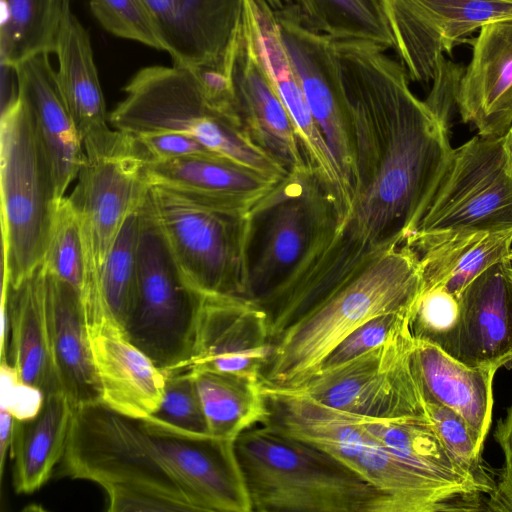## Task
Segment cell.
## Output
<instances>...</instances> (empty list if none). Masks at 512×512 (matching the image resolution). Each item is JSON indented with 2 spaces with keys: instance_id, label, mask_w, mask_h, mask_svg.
<instances>
[{
  "instance_id": "cell-1",
  "label": "cell",
  "mask_w": 512,
  "mask_h": 512,
  "mask_svg": "<svg viewBox=\"0 0 512 512\" xmlns=\"http://www.w3.org/2000/svg\"><path fill=\"white\" fill-rule=\"evenodd\" d=\"M377 44L334 41L351 121L352 203L301 263L294 287L319 300L416 231L451 158L450 129L409 87L403 65Z\"/></svg>"
},
{
  "instance_id": "cell-2",
  "label": "cell",
  "mask_w": 512,
  "mask_h": 512,
  "mask_svg": "<svg viewBox=\"0 0 512 512\" xmlns=\"http://www.w3.org/2000/svg\"><path fill=\"white\" fill-rule=\"evenodd\" d=\"M58 474L98 484L110 512H252L235 440L103 402L73 410Z\"/></svg>"
},
{
  "instance_id": "cell-3",
  "label": "cell",
  "mask_w": 512,
  "mask_h": 512,
  "mask_svg": "<svg viewBox=\"0 0 512 512\" xmlns=\"http://www.w3.org/2000/svg\"><path fill=\"white\" fill-rule=\"evenodd\" d=\"M422 287L418 255L406 243L375 256L291 325L273 344L263 386L294 389L310 379L325 357L370 319L413 310Z\"/></svg>"
},
{
  "instance_id": "cell-4",
  "label": "cell",
  "mask_w": 512,
  "mask_h": 512,
  "mask_svg": "<svg viewBox=\"0 0 512 512\" xmlns=\"http://www.w3.org/2000/svg\"><path fill=\"white\" fill-rule=\"evenodd\" d=\"M235 450L252 512H397L342 462L268 424L242 432Z\"/></svg>"
},
{
  "instance_id": "cell-5",
  "label": "cell",
  "mask_w": 512,
  "mask_h": 512,
  "mask_svg": "<svg viewBox=\"0 0 512 512\" xmlns=\"http://www.w3.org/2000/svg\"><path fill=\"white\" fill-rule=\"evenodd\" d=\"M266 423L328 453L386 494L397 512L480 511L484 508L417 474L362 425L357 414L322 405L308 397L264 387Z\"/></svg>"
},
{
  "instance_id": "cell-6",
  "label": "cell",
  "mask_w": 512,
  "mask_h": 512,
  "mask_svg": "<svg viewBox=\"0 0 512 512\" xmlns=\"http://www.w3.org/2000/svg\"><path fill=\"white\" fill-rule=\"evenodd\" d=\"M3 285L16 289L42 265L59 196L33 114L19 96L1 109Z\"/></svg>"
},
{
  "instance_id": "cell-7",
  "label": "cell",
  "mask_w": 512,
  "mask_h": 512,
  "mask_svg": "<svg viewBox=\"0 0 512 512\" xmlns=\"http://www.w3.org/2000/svg\"><path fill=\"white\" fill-rule=\"evenodd\" d=\"M203 297L181 270L148 190L139 207L135 293L122 330L164 373L180 370L193 354Z\"/></svg>"
},
{
  "instance_id": "cell-8",
  "label": "cell",
  "mask_w": 512,
  "mask_h": 512,
  "mask_svg": "<svg viewBox=\"0 0 512 512\" xmlns=\"http://www.w3.org/2000/svg\"><path fill=\"white\" fill-rule=\"evenodd\" d=\"M171 250L203 294L249 298L252 213L188 191L149 185Z\"/></svg>"
},
{
  "instance_id": "cell-9",
  "label": "cell",
  "mask_w": 512,
  "mask_h": 512,
  "mask_svg": "<svg viewBox=\"0 0 512 512\" xmlns=\"http://www.w3.org/2000/svg\"><path fill=\"white\" fill-rule=\"evenodd\" d=\"M337 221L315 174L310 169L289 173L252 211L249 298L258 302L284 281Z\"/></svg>"
},
{
  "instance_id": "cell-10",
  "label": "cell",
  "mask_w": 512,
  "mask_h": 512,
  "mask_svg": "<svg viewBox=\"0 0 512 512\" xmlns=\"http://www.w3.org/2000/svg\"><path fill=\"white\" fill-rule=\"evenodd\" d=\"M455 230H512V126L453 149L414 233Z\"/></svg>"
},
{
  "instance_id": "cell-11",
  "label": "cell",
  "mask_w": 512,
  "mask_h": 512,
  "mask_svg": "<svg viewBox=\"0 0 512 512\" xmlns=\"http://www.w3.org/2000/svg\"><path fill=\"white\" fill-rule=\"evenodd\" d=\"M413 343L408 326L382 345L288 391L362 416L391 418L412 413L424 406L411 360Z\"/></svg>"
},
{
  "instance_id": "cell-12",
  "label": "cell",
  "mask_w": 512,
  "mask_h": 512,
  "mask_svg": "<svg viewBox=\"0 0 512 512\" xmlns=\"http://www.w3.org/2000/svg\"><path fill=\"white\" fill-rule=\"evenodd\" d=\"M409 80L433 81L454 46L494 20L512 18V0H381Z\"/></svg>"
},
{
  "instance_id": "cell-13",
  "label": "cell",
  "mask_w": 512,
  "mask_h": 512,
  "mask_svg": "<svg viewBox=\"0 0 512 512\" xmlns=\"http://www.w3.org/2000/svg\"><path fill=\"white\" fill-rule=\"evenodd\" d=\"M275 14L313 118L352 193L353 132L335 59L334 40L307 29L285 9Z\"/></svg>"
},
{
  "instance_id": "cell-14",
  "label": "cell",
  "mask_w": 512,
  "mask_h": 512,
  "mask_svg": "<svg viewBox=\"0 0 512 512\" xmlns=\"http://www.w3.org/2000/svg\"><path fill=\"white\" fill-rule=\"evenodd\" d=\"M225 66L249 138L289 173L310 169L294 125L264 69L244 6Z\"/></svg>"
},
{
  "instance_id": "cell-15",
  "label": "cell",
  "mask_w": 512,
  "mask_h": 512,
  "mask_svg": "<svg viewBox=\"0 0 512 512\" xmlns=\"http://www.w3.org/2000/svg\"><path fill=\"white\" fill-rule=\"evenodd\" d=\"M54 53L60 91L82 139L88 160H97L133 149L131 136L109 126L90 35L71 8L62 0Z\"/></svg>"
},
{
  "instance_id": "cell-16",
  "label": "cell",
  "mask_w": 512,
  "mask_h": 512,
  "mask_svg": "<svg viewBox=\"0 0 512 512\" xmlns=\"http://www.w3.org/2000/svg\"><path fill=\"white\" fill-rule=\"evenodd\" d=\"M140 151L86 160L67 197L77 212L89 256L98 274L127 217L146 197L149 185Z\"/></svg>"
},
{
  "instance_id": "cell-17",
  "label": "cell",
  "mask_w": 512,
  "mask_h": 512,
  "mask_svg": "<svg viewBox=\"0 0 512 512\" xmlns=\"http://www.w3.org/2000/svg\"><path fill=\"white\" fill-rule=\"evenodd\" d=\"M273 347L267 316L252 299L204 294L193 354L180 370H209L261 379Z\"/></svg>"
},
{
  "instance_id": "cell-18",
  "label": "cell",
  "mask_w": 512,
  "mask_h": 512,
  "mask_svg": "<svg viewBox=\"0 0 512 512\" xmlns=\"http://www.w3.org/2000/svg\"><path fill=\"white\" fill-rule=\"evenodd\" d=\"M102 402L132 417H148L160 406L165 373L125 335L107 313L85 315Z\"/></svg>"
},
{
  "instance_id": "cell-19",
  "label": "cell",
  "mask_w": 512,
  "mask_h": 512,
  "mask_svg": "<svg viewBox=\"0 0 512 512\" xmlns=\"http://www.w3.org/2000/svg\"><path fill=\"white\" fill-rule=\"evenodd\" d=\"M468 44L456 100L461 120L478 135L503 134L512 126V18L486 23Z\"/></svg>"
},
{
  "instance_id": "cell-20",
  "label": "cell",
  "mask_w": 512,
  "mask_h": 512,
  "mask_svg": "<svg viewBox=\"0 0 512 512\" xmlns=\"http://www.w3.org/2000/svg\"><path fill=\"white\" fill-rule=\"evenodd\" d=\"M455 359L498 370L512 363V269L508 257L473 279L458 296Z\"/></svg>"
},
{
  "instance_id": "cell-21",
  "label": "cell",
  "mask_w": 512,
  "mask_h": 512,
  "mask_svg": "<svg viewBox=\"0 0 512 512\" xmlns=\"http://www.w3.org/2000/svg\"><path fill=\"white\" fill-rule=\"evenodd\" d=\"M173 64H221L242 16L243 0H143Z\"/></svg>"
},
{
  "instance_id": "cell-22",
  "label": "cell",
  "mask_w": 512,
  "mask_h": 512,
  "mask_svg": "<svg viewBox=\"0 0 512 512\" xmlns=\"http://www.w3.org/2000/svg\"><path fill=\"white\" fill-rule=\"evenodd\" d=\"M1 319V358L17 379L43 395L61 391L51 355L42 266L18 288L3 286Z\"/></svg>"
},
{
  "instance_id": "cell-23",
  "label": "cell",
  "mask_w": 512,
  "mask_h": 512,
  "mask_svg": "<svg viewBox=\"0 0 512 512\" xmlns=\"http://www.w3.org/2000/svg\"><path fill=\"white\" fill-rule=\"evenodd\" d=\"M43 271L51 355L60 390L73 410L102 402L80 295L68 283Z\"/></svg>"
},
{
  "instance_id": "cell-24",
  "label": "cell",
  "mask_w": 512,
  "mask_h": 512,
  "mask_svg": "<svg viewBox=\"0 0 512 512\" xmlns=\"http://www.w3.org/2000/svg\"><path fill=\"white\" fill-rule=\"evenodd\" d=\"M15 71L18 94L33 114L63 198L87 160L82 139L60 91L49 53L24 60Z\"/></svg>"
},
{
  "instance_id": "cell-25",
  "label": "cell",
  "mask_w": 512,
  "mask_h": 512,
  "mask_svg": "<svg viewBox=\"0 0 512 512\" xmlns=\"http://www.w3.org/2000/svg\"><path fill=\"white\" fill-rule=\"evenodd\" d=\"M405 243L418 255L421 290L439 286L459 296L479 274L508 257L512 230L414 233Z\"/></svg>"
},
{
  "instance_id": "cell-26",
  "label": "cell",
  "mask_w": 512,
  "mask_h": 512,
  "mask_svg": "<svg viewBox=\"0 0 512 512\" xmlns=\"http://www.w3.org/2000/svg\"><path fill=\"white\" fill-rule=\"evenodd\" d=\"M411 360L422 389L460 414L482 450L493 409L492 368L469 367L439 347L414 338Z\"/></svg>"
},
{
  "instance_id": "cell-27",
  "label": "cell",
  "mask_w": 512,
  "mask_h": 512,
  "mask_svg": "<svg viewBox=\"0 0 512 512\" xmlns=\"http://www.w3.org/2000/svg\"><path fill=\"white\" fill-rule=\"evenodd\" d=\"M142 172L148 185L188 191L250 213L279 183L221 156L147 159Z\"/></svg>"
},
{
  "instance_id": "cell-28",
  "label": "cell",
  "mask_w": 512,
  "mask_h": 512,
  "mask_svg": "<svg viewBox=\"0 0 512 512\" xmlns=\"http://www.w3.org/2000/svg\"><path fill=\"white\" fill-rule=\"evenodd\" d=\"M72 414L66 396L56 391L44 395L34 416L13 419L10 450L17 493L35 492L50 479L63 457Z\"/></svg>"
},
{
  "instance_id": "cell-29",
  "label": "cell",
  "mask_w": 512,
  "mask_h": 512,
  "mask_svg": "<svg viewBox=\"0 0 512 512\" xmlns=\"http://www.w3.org/2000/svg\"><path fill=\"white\" fill-rule=\"evenodd\" d=\"M191 372L209 434L236 440L245 430L267 422L269 408L261 379L209 370Z\"/></svg>"
},
{
  "instance_id": "cell-30",
  "label": "cell",
  "mask_w": 512,
  "mask_h": 512,
  "mask_svg": "<svg viewBox=\"0 0 512 512\" xmlns=\"http://www.w3.org/2000/svg\"><path fill=\"white\" fill-rule=\"evenodd\" d=\"M284 1V9L311 31L336 41H367L385 50L394 47L381 0Z\"/></svg>"
},
{
  "instance_id": "cell-31",
  "label": "cell",
  "mask_w": 512,
  "mask_h": 512,
  "mask_svg": "<svg viewBox=\"0 0 512 512\" xmlns=\"http://www.w3.org/2000/svg\"><path fill=\"white\" fill-rule=\"evenodd\" d=\"M62 0H1L0 64L54 53Z\"/></svg>"
},
{
  "instance_id": "cell-32",
  "label": "cell",
  "mask_w": 512,
  "mask_h": 512,
  "mask_svg": "<svg viewBox=\"0 0 512 512\" xmlns=\"http://www.w3.org/2000/svg\"><path fill=\"white\" fill-rule=\"evenodd\" d=\"M42 267L71 285L80 295L83 306L104 305L80 218L67 197L60 201Z\"/></svg>"
},
{
  "instance_id": "cell-33",
  "label": "cell",
  "mask_w": 512,
  "mask_h": 512,
  "mask_svg": "<svg viewBox=\"0 0 512 512\" xmlns=\"http://www.w3.org/2000/svg\"><path fill=\"white\" fill-rule=\"evenodd\" d=\"M139 207L124 222L99 276V291L105 309L121 328L136 287Z\"/></svg>"
},
{
  "instance_id": "cell-34",
  "label": "cell",
  "mask_w": 512,
  "mask_h": 512,
  "mask_svg": "<svg viewBox=\"0 0 512 512\" xmlns=\"http://www.w3.org/2000/svg\"><path fill=\"white\" fill-rule=\"evenodd\" d=\"M459 318L458 296L437 286L420 291L410 327L415 339L431 343L455 358Z\"/></svg>"
},
{
  "instance_id": "cell-35",
  "label": "cell",
  "mask_w": 512,
  "mask_h": 512,
  "mask_svg": "<svg viewBox=\"0 0 512 512\" xmlns=\"http://www.w3.org/2000/svg\"><path fill=\"white\" fill-rule=\"evenodd\" d=\"M422 393L427 412L446 448L470 473L493 491L496 482L483 464L482 450L477 447L464 418L423 389Z\"/></svg>"
},
{
  "instance_id": "cell-36",
  "label": "cell",
  "mask_w": 512,
  "mask_h": 512,
  "mask_svg": "<svg viewBox=\"0 0 512 512\" xmlns=\"http://www.w3.org/2000/svg\"><path fill=\"white\" fill-rule=\"evenodd\" d=\"M91 11L110 34L165 52V45L143 0H89Z\"/></svg>"
},
{
  "instance_id": "cell-37",
  "label": "cell",
  "mask_w": 512,
  "mask_h": 512,
  "mask_svg": "<svg viewBox=\"0 0 512 512\" xmlns=\"http://www.w3.org/2000/svg\"><path fill=\"white\" fill-rule=\"evenodd\" d=\"M152 416L190 432L209 434L190 370L165 373L164 397Z\"/></svg>"
},
{
  "instance_id": "cell-38",
  "label": "cell",
  "mask_w": 512,
  "mask_h": 512,
  "mask_svg": "<svg viewBox=\"0 0 512 512\" xmlns=\"http://www.w3.org/2000/svg\"><path fill=\"white\" fill-rule=\"evenodd\" d=\"M411 315L412 310H405L382 314L365 322L325 357L315 374L337 367L387 342L410 326Z\"/></svg>"
},
{
  "instance_id": "cell-39",
  "label": "cell",
  "mask_w": 512,
  "mask_h": 512,
  "mask_svg": "<svg viewBox=\"0 0 512 512\" xmlns=\"http://www.w3.org/2000/svg\"><path fill=\"white\" fill-rule=\"evenodd\" d=\"M132 137L145 153L146 156L144 160H170L195 156H220L204 146L194 137L182 133L160 132Z\"/></svg>"
},
{
  "instance_id": "cell-40",
  "label": "cell",
  "mask_w": 512,
  "mask_h": 512,
  "mask_svg": "<svg viewBox=\"0 0 512 512\" xmlns=\"http://www.w3.org/2000/svg\"><path fill=\"white\" fill-rule=\"evenodd\" d=\"M494 439L503 453L504 462L486 506L488 511L512 512V402L506 416L497 423Z\"/></svg>"
},
{
  "instance_id": "cell-41",
  "label": "cell",
  "mask_w": 512,
  "mask_h": 512,
  "mask_svg": "<svg viewBox=\"0 0 512 512\" xmlns=\"http://www.w3.org/2000/svg\"><path fill=\"white\" fill-rule=\"evenodd\" d=\"M465 67L446 59L438 68L432 88L424 100L432 112L450 129L457 93Z\"/></svg>"
},
{
  "instance_id": "cell-42",
  "label": "cell",
  "mask_w": 512,
  "mask_h": 512,
  "mask_svg": "<svg viewBox=\"0 0 512 512\" xmlns=\"http://www.w3.org/2000/svg\"><path fill=\"white\" fill-rule=\"evenodd\" d=\"M1 375L7 381H2L1 405L7 408L16 419H26L34 416L40 410L44 395L31 386L20 382L6 360L1 362Z\"/></svg>"
},
{
  "instance_id": "cell-43",
  "label": "cell",
  "mask_w": 512,
  "mask_h": 512,
  "mask_svg": "<svg viewBox=\"0 0 512 512\" xmlns=\"http://www.w3.org/2000/svg\"><path fill=\"white\" fill-rule=\"evenodd\" d=\"M14 417L10 411L1 405L0 408V472L3 474L6 452L10 447Z\"/></svg>"
},
{
  "instance_id": "cell-44",
  "label": "cell",
  "mask_w": 512,
  "mask_h": 512,
  "mask_svg": "<svg viewBox=\"0 0 512 512\" xmlns=\"http://www.w3.org/2000/svg\"><path fill=\"white\" fill-rule=\"evenodd\" d=\"M269 5L275 10H281L285 7V1L284 0H266Z\"/></svg>"
},
{
  "instance_id": "cell-45",
  "label": "cell",
  "mask_w": 512,
  "mask_h": 512,
  "mask_svg": "<svg viewBox=\"0 0 512 512\" xmlns=\"http://www.w3.org/2000/svg\"><path fill=\"white\" fill-rule=\"evenodd\" d=\"M508 260L510 262V265H511V269H512V249L510 250L509 254H508Z\"/></svg>"
}]
</instances>
